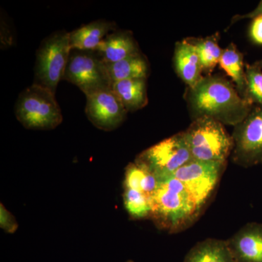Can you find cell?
Returning a JSON list of instances; mask_svg holds the SVG:
<instances>
[{
    "label": "cell",
    "mask_w": 262,
    "mask_h": 262,
    "mask_svg": "<svg viewBox=\"0 0 262 262\" xmlns=\"http://www.w3.org/2000/svg\"><path fill=\"white\" fill-rule=\"evenodd\" d=\"M187 101L193 120L208 117L234 127L253 107L239 96L233 82L219 75L204 76L194 88L188 89Z\"/></svg>",
    "instance_id": "cell-1"
},
{
    "label": "cell",
    "mask_w": 262,
    "mask_h": 262,
    "mask_svg": "<svg viewBox=\"0 0 262 262\" xmlns=\"http://www.w3.org/2000/svg\"><path fill=\"white\" fill-rule=\"evenodd\" d=\"M151 203L150 218L160 229L171 233L189 227L202 211L184 184L171 175L159 178Z\"/></svg>",
    "instance_id": "cell-2"
},
{
    "label": "cell",
    "mask_w": 262,
    "mask_h": 262,
    "mask_svg": "<svg viewBox=\"0 0 262 262\" xmlns=\"http://www.w3.org/2000/svg\"><path fill=\"white\" fill-rule=\"evenodd\" d=\"M184 132L192 159L227 163L233 149V139L221 122L201 117L194 119Z\"/></svg>",
    "instance_id": "cell-3"
},
{
    "label": "cell",
    "mask_w": 262,
    "mask_h": 262,
    "mask_svg": "<svg viewBox=\"0 0 262 262\" xmlns=\"http://www.w3.org/2000/svg\"><path fill=\"white\" fill-rule=\"evenodd\" d=\"M17 119L24 127L34 130H52L63 121L56 94L37 84L22 91L15 107Z\"/></svg>",
    "instance_id": "cell-4"
},
{
    "label": "cell",
    "mask_w": 262,
    "mask_h": 262,
    "mask_svg": "<svg viewBox=\"0 0 262 262\" xmlns=\"http://www.w3.org/2000/svg\"><path fill=\"white\" fill-rule=\"evenodd\" d=\"M71 51L70 32L59 31L46 38L37 50L34 83L56 94L57 86L64 78Z\"/></svg>",
    "instance_id": "cell-5"
},
{
    "label": "cell",
    "mask_w": 262,
    "mask_h": 262,
    "mask_svg": "<svg viewBox=\"0 0 262 262\" xmlns=\"http://www.w3.org/2000/svg\"><path fill=\"white\" fill-rule=\"evenodd\" d=\"M192 160L184 132H181L144 150L135 161L160 178L172 175Z\"/></svg>",
    "instance_id": "cell-6"
},
{
    "label": "cell",
    "mask_w": 262,
    "mask_h": 262,
    "mask_svg": "<svg viewBox=\"0 0 262 262\" xmlns=\"http://www.w3.org/2000/svg\"><path fill=\"white\" fill-rule=\"evenodd\" d=\"M63 80L78 87L85 96L112 85L106 64L96 52L71 51Z\"/></svg>",
    "instance_id": "cell-7"
},
{
    "label": "cell",
    "mask_w": 262,
    "mask_h": 262,
    "mask_svg": "<svg viewBox=\"0 0 262 262\" xmlns=\"http://www.w3.org/2000/svg\"><path fill=\"white\" fill-rule=\"evenodd\" d=\"M226 164L192 160L171 176L184 184L202 211L213 195Z\"/></svg>",
    "instance_id": "cell-8"
},
{
    "label": "cell",
    "mask_w": 262,
    "mask_h": 262,
    "mask_svg": "<svg viewBox=\"0 0 262 262\" xmlns=\"http://www.w3.org/2000/svg\"><path fill=\"white\" fill-rule=\"evenodd\" d=\"M232 161L248 168L262 163V106H253L247 117L234 127Z\"/></svg>",
    "instance_id": "cell-9"
},
{
    "label": "cell",
    "mask_w": 262,
    "mask_h": 262,
    "mask_svg": "<svg viewBox=\"0 0 262 262\" xmlns=\"http://www.w3.org/2000/svg\"><path fill=\"white\" fill-rule=\"evenodd\" d=\"M86 96V115L94 126L115 130L125 121L128 112L111 89L100 90Z\"/></svg>",
    "instance_id": "cell-10"
},
{
    "label": "cell",
    "mask_w": 262,
    "mask_h": 262,
    "mask_svg": "<svg viewBox=\"0 0 262 262\" xmlns=\"http://www.w3.org/2000/svg\"><path fill=\"white\" fill-rule=\"evenodd\" d=\"M227 243L235 262H262L261 224H247Z\"/></svg>",
    "instance_id": "cell-11"
},
{
    "label": "cell",
    "mask_w": 262,
    "mask_h": 262,
    "mask_svg": "<svg viewBox=\"0 0 262 262\" xmlns=\"http://www.w3.org/2000/svg\"><path fill=\"white\" fill-rule=\"evenodd\" d=\"M96 53L106 64L117 63L141 53L132 33L127 31L110 33L98 46Z\"/></svg>",
    "instance_id": "cell-12"
},
{
    "label": "cell",
    "mask_w": 262,
    "mask_h": 262,
    "mask_svg": "<svg viewBox=\"0 0 262 262\" xmlns=\"http://www.w3.org/2000/svg\"><path fill=\"white\" fill-rule=\"evenodd\" d=\"M173 62L177 75L188 89L194 88L204 77L195 48L188 39L176 43Z\"/></svg>",
    "instance_id": "cell-13"
},
{
    "label": "cell",
    "mask_w": 262,
    "mask_h": 262,
    "mask_svg": "<svg viewBox=\"0 0 262 262\" xmlns=\"http://www.w3.org/2000/svg\"><path fill=\"white\" fill-rule=\"evenodd\" d=\"M115 22L97 20L70 32L71 51L96 52L103 39L116 31Z\"/></svg>",
    "instance_id": "cell-14"
},
{
    "label": "cell",
    "mask_w": 262,
    "mask_h": 262,
    "mask_svg": "<svg viewBox=\"0 0 262 262\" xmlns=\"http://www.w3.org/2000/svg\"><path fill=\"white\" fill-rule=\"evenodd\" d=\"M111 90L120 99L127 112L145 107L148 96L146 79H130L113 82Z\"/></svg>",
    "instance_id": "cell-15"
},
{
    "label": "cell",
    "mask_w": 262,
    "mask_h": 262,
    "mask_svg": "<svg viewBox=\"0 0 262 262\" xmlns=\"http://www.w3.org/2000/svg\"><path fill=\"white\" fill-rule=\"evenodd\" d=\"M183 262H235L224 239L208 238L198 243L186 255Z\"/></svg>",
    "instance_id": "cell-16"
},
{
    "label": "cell",
    "mask_w": 262,
    "mask_h": 262,
    "mask_svg": "<svg viewBox=\"0 0 262 262\" xmlns=\"http://www.w3.org/2000/svg\"><path fill=\"white\" fill-rule=\"evenodd\" d=\"M220 66L230 77L239 96L248 101L247 79L244 55L234 43H230L223 49Z\"/></svg>",
    "instance_id": "cell-17"
},
{
    "label": "cell",
    "mask_w": 262,
    "mask_h": 262,
    "mask_svg": "<svg viewBox=\"0 0 262 262\" xmlns=\"http://www.w3.org/2000/svg\"><path fill=\"white\" fill-rule=\"evenodd\" d=\"M112 84L117 81L130 79H146L149 73V66L145 56L140 53L129 57L117 63L106 64Z\"/></svg>",
    "instance_id": "cell-18"
},
{
    "label": "cell",
    "mask_w": 262,
    "mask_h": 262,
    "mask_svg": "<svg viewBox=\"0 0 262 262\" xmlns=\"http://www.w3.org/2000/svg\"><path fill=\"white\" fill-rule=\"evenodd\" d=\"M125 188L144 193L151 198L159 186V178L144 165L134 162L125 169Z\"/></svg>",
    "instance_id": "cell-19"
},
{
    "label": "cell",
    "mask_w": 262,
    "mask_h": 262,
    "mask_svg": "<svg viewBox=\"0 0 262 262\" xmlns=\"http://www.w3.org/2000/svg\"><path fill=\"white\" fill-rule=\"evenodd\" d=\"M218 33L202 39H188L195 48L203 73L211 75L215 67L220 64L223 49L219 45Z\"/></svg>",
    "instance_id": "cell-20"
},
{
    "label": "cell",
    "mask_w": 262,
    "mask_h": 262,
    "mask_svg": "<svg viewBox=\"0 0 262 262\" xmlns=\"http://www.w3.org/2000/svg\"><path fill=\"white\" fill-rule=\"evenodd\" d=\"M123 198L125 209L133 219L150 218L151 213L150 196L140 191L125 188Z\"/></svg>",
    "instance_id": "cell-21"
},
{
    "label": "cell",
    "mask_w": 262,
    "mask_h": 262,
    "mask_svg": "<svg viewBox=\"0 0 262 262\" xmlns=\"http://www.w3.org/2000/svg\"><path fill=\"white\" fill-rule=\"evenodd\" d=\"M246 72L248 101L262 106V70L254 63L246 66Z\"/></svg>",
    "instance_id": "cell-22"
},
{
    "label": "cell",
    "mask_w": 262,
    "mask_h": 262,
    "mask_svg": "<svg viewBox=\"0 0 262 262\" xmlns=\"http://www.w3.org/2000/svg\"><path fill=\"white\" fill-rule=\"evenodd\" d=\"M0 225L5 232L9 233H13L18 228V224L14 216L9 211H7L3 205H1L0 211Z\"/></svg>",
    "instance_id": "cell-23"
},
{
    "label": "cell",
    "mask_w": 262,
    "mask_h": 262,
    "mask_svg": "<svg viewBox=\"0 0 262 262\" xmlns=\"http://www.w3.org/2000/svg\"><path fill=\"white\" fill-rule=\"evenodd\" d=\"M251 40L257 45H262V15L253 18L249 29Z\"/></svg>",
    "instance_id": "cell-24"
},
{
    "label": "cell",
    "mask_w": 262,
    "mask_h": 262,
    "mask_svg": "<svg viewBox=\"0 0 262 262\" xmlns=\"http://www.w3.org/2000/svg\"><path fill=\"white\" fill-rule=\"evenodd\" d=\"M262 15V0L258 3V6L255 8L254 10H252V11L250 12V13H246V14L244 15H234L233 18L231 20V24L229 25V27L230 26L233 25L234 24L237 23V21H239V20H244V19L250 18L253 19L256 18V17L261 16Z\"/></svg>",
    "instance_id": "cell-25"
},
{
    "label": "cell",
    "mask_w": 262,
    "mask_h": 262,
    "mask_svg": "<svg viewBox=\"0 0 262 262\" xmlns=\"http://www.w3.org/2000/svg\"><path fill=\"white\" fill-rule=\"evenodd\" d=\"M256 63V64L257 65L258 67H259L260 68H261L262 70V59L260 60V61H256V63Z\"/></svg>",
    "instance_id": "cell-26"
},
{
    "label": "cell",
    "mask_w": 262,
    "mask_h": 262,
    "mask_svg": "<svg viewBox=\"0 0 262 262\" xmlns=\"http://www.w3.org/2000/svg\"><path fill=\"white\" fill-rule=\"evenodd\" d=\"M126 262H134L133 261V260H128V261H127Z\"/></svg>",
    "instance_id": "cell-27"
}]
</instances>
